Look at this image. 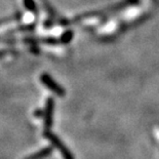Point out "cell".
<instances>
[{"label": "cell", "instance_id": "30bf717a", "mask_svg": "<svg viewBox=\"0 0 159 159\" xmlns=\"http://www.w3.org/2000/svg\"><path fill=\"white\" fill-rule=\"evenodd\" d=\"M52 25H53V23L52 20H45L44 23H43V26H44L45 28H50Z\"/></svg>", "mask_w": 159, "mask_h": 159}, {"label": "cell", "instance_id": "6da1fadb", "mask_svg": "<svg viewBox=\"0 0 159 159\" xmlns=\"http://www.w3.org/2000/svg\"><path fill=\"white\" fill-rule=\"evenodd\" d=\"M40 81H41V83L43 85L47 87L52 93L57 94V97H61V98L65 97V94H66L65 89H64L63 86H61L60 84L49 75V74L42 73L41 75H40Z\"/></svg>", "mask_w": 159, "mask_h": 159}, {"label": "cell", "instance_id": "9c48e42d", "mask_svg": "<svg viewBox=\"0 0 159 159\" xmlns=\"http://www.w3.org/2000/svg\"><path fill=\"white\" fill-rule=\"evenodd\" d=\"M8 53H16V52L12 49H0V59H2V57H4L8 55Z\"/></svg>", "mask_w": 159, "mask_h": 159}, {"label": "cell", "instance_id": "8992f818", "mask_svg": "<svg viewBox=\"0 0 159 159\" xmlns=\"http://www.w3.org/2000/svg\"><path fill=\"white\" fill-rule=\"evenodd\" d=\"M52 148H49V147L44 148V149H42L41 151L37 152V153H35L34 155L30 156L29 159H41V158H44L46 156H48V155L52 153Z\"/></svg>", "mask_w": 159, "mask_h": 159}, {"label": "cell", "instance_id": "277c9868", "mask_svg": "<svg viewBox=\"0 0 159 159\" xmlns=\"http://www.w3.org/2000/svg\"><path fill=\"white\" fill-rule=\"evenodd\" d=\"M35 24H28V25H22L16 27V29L9 30V31L6 33V35H11L13 33H19V32H31L35 29Z\"/></svg>", "mask_w": 159, "mask_h": 159}, {"label": "cell", "instance_id": "52a82bcc", "mask_svg": "<svg viewBox=\"0 0 159 159\" xmlns=\"http://www.w3.org/2000/svg\"><path fill=\"white\" fill-rule=\"evenodd\" d=\"M23 2H24L25 7L28 9L29 11L33 12L34 15H37V13H38V9H37V5H36V2L34 0H23Z\"/></svg>", "mask_w": 159, "mask_h": 159}, {"label": "cell", "instance_id": "8fae6325", "mask_svg": "<svg viewBox=\"0 0 159 159\" xmlns=\"http://www.w3.org/2000/svg\"><path fill=\"white\" fill-rule=\"evenodd\" d=\"M34 115H35L36 117H41L42 115H44V111H42V110H36Z\"/></svg>", "mask_w": 159, "mask_h": 159}, {"label": "cell", "instance_id": "5b68a950", "mask_svg": "<svg viewBox=\"0 0 159 159\" xmlns=\"http://www.w3.org/2000/svg\"><path fill=\"white\" fill-rule=\"evenodd\" d=\"M73 36H74V32L72 30H66L65 32L63 33L62 35L60 37V42L63 43V44H68L73 39Z\"/></svg>", "mask_w": 159, "mask_h": 159}, {"label": "cell", "instance_id": "7a4b0ae2", "mask_svg": "<svg viewBox=\"0 0 159 159\" xmlns=\"http://www.w3.org/2000/svg\"><path fill=\"white\" fill-rule=\"evenodd\" d=\"M43 136H44V138L47 139V140H48L50 143H52L53 146L61 152V154L63 155L64 159H74L73 154L71 153L69 151V149L63 144V142L61 141L55 134H52V131H49V130H45L44 134H43Z\"/></svg>", "mask_w": 159, "mask_h": 159}, {"label": "cell", "instance_id": "ba28073f", "mask_svg": "<svg viewBox=\"0 0 159 159\" xmlns=\"http://www.w3.org/2000/svg\"><path fill=\"white\" fill-rule=\"evenodd\" d=\"M22 16L23 15L21 12H18V13H16V15H12L11 16H8V18H4V19H1L0 20V26H2V25H5V24H8V23H11L13 21H20V20L22 19Z\"/></svg>", "mask_w": 159, "mask_h": 159}, {"label": "cell", "instance_id": "3957f363", "mask_svg": "<svg viewBox=\"0 0 159 159\" xmlns=\"http://www.w3.org/2000/svg\"><path fill=\"white\" fill-rule=\"evenodd\" d=\"M53 109H55V100L53 98L49 97L45 101V109H44V127L45 130H49L50 126L52 125L53 119Z\"/></svg>", "mask_w": 159, "mask_h": 159}]
</instances>
